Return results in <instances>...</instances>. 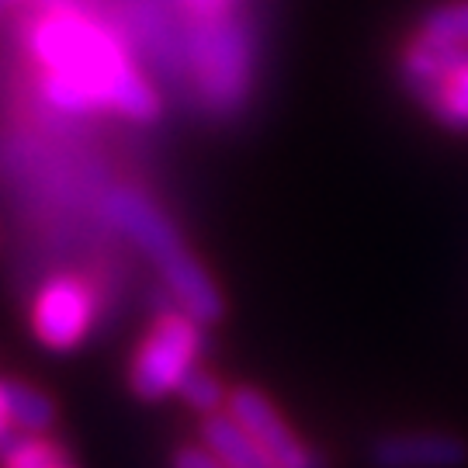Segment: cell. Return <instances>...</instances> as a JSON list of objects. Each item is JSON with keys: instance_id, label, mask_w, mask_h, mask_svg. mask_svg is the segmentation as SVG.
I'll use <instances>...</instances> for the list:
<instances>
[{"instance_id": "obj_3", "label": "cell", "mask_w": 468, "mask_h": 468, "mask_svg": "<svg viewBox=\"0 0 468 468\" xmlns=\"http://www.w3.org/2000/svg\"><path fill=\"white\" fill-rule=\"evenodd\" d=\"M191 63L201 104L212 115H236L250 94V35L233 17H208L195 28Z\"/></svg>"}, {"instance_id": "obj_17", "label": "cell", "mask_w": 468, "mask_h": 468, "mask_svg": "<svg viewBox=\"0 0 468 468\" xmlns=\"http://www.w3.org/2000/svg\"><path fill=\"white\" fill-rule=\"evenodd\" d=\"M292 468H330V458L323 452H316V448H309V454L302 458L299 465H292Z\"/></svg>"}, {"instance_id": "obj_18", "label": "cell", "mask_w": 468, "mask_h": 468, "mask_svg": "<svg viewBox=\"0 0 468 468\" xmlns=\"http://www.w3.org/2000/svg\"><path fill=\"white\" fill-rule=\"evenodd\" d=\"M67 468H69V465H67Z\"/></svg>"}, {"instance_id": "obj_9", "label": "cell", "mask_w": 468, "mask_h": 468, "mask_svg": "<svg viewBox=\"0 0 468 468\" xmlns=\"http://www.w3.org/2000/svg\"><path fill=\"white\" fill-rule=\"evenodd\" d=\"M198 441L216 454L226 468H278L271 462V454L253 441L250 431H247L229 410L212 413V417H201Z\"/></svg>"}, {"instance_id": "obj_5", "label": "cell", "mask_w": 468, "mask_h": 468, "mask_svg": "<svg viewBox=\"0 0 468 468\" xmlns=\"http://www.w3.org/2000/svg\"><path fill=\"white\" fill-rule=\"evenodd\" d=\"M368 468H468V437L444 427L385 431L365 448Z\"/></svg>"}, {"instance_id": "obj_8", "label": "cell", "mask_w": 468, "mask_h": 468, "mask_svg": "<svg viewBox=\"0 0 468 468\" xmlns=\"http://www.w3.org/2000/svg\"><path fill=\"white\" fill-rule=\"evenodd\" d=\"M462 67H468V46H452V42L417 35L402 52L399 77L406 90L431 112V104L444 94V87L452 84V77Z\"/></svg>"}, {"instance_id": "obj_10", "label": "cell", "mask_w": 468, "mask_h": 468, "mask_svg": "<svg viewBox=\"0 0 468 468\" xmlns=\"http://www.w3.org/2000/svg\"><path fill=\"white\" fill-rule=\"evenodd\" d=\"M0 388H4L7 417H11V427H15L17 434H32V437L49 434L52 423H56V402L42 388L21 382V378H4Z\"/></svg>"}, {"instance_id": "obj_12", "label": "cell", "mask_w": 468, "mask_h": 468, "mask_svg": "<svg viewBox=\"0 0 468 468\" xmlns=\"http://www.w3.org/2000/svg\"><path fill=\"white\" fill-rule=\"evenodd\" d=\"M0 468H67V454L49 437L21 434L0 458Z\"/></svg>"}, {"instance_id": "obj_6", "label": "cell", "mask_w": 468, "mask_h": 468, "mask_svg": "<svg viewBox=\"0 0 468 468\" xmlns=\"http://www.w3.org/2000/svg\"><path fill=\"white\" fill-rule=\"evenodd\" d=\"M94 302L77 278H52L32 305V330L42 347L73 351L90 330Z\"/></svg>"}, {"instance_id": "obj_15", "label": "cell", "mask_w": 468, "mask_h": 468, "mask_svg": "<svg viewBox=\"0 0 468 468\" xmlns=\"http://www.w3.org/2000/svg\"><path fill=\"white\" fill-rule=\"evenodd\" d=\"M170 468H226V465L198 441V444H181L177 452L170 454Z\"/></svg>"}, {"instance_id": "obj_1", "label": "cell", "mask_w": 468, "mask_h": 468, "mask_svg": "<svg viewBox=\"0 0 468 468\" xmlns=\"http://www.w3.org/2000/svg\"><path fill=\"white\" fill-rule=\"evenodd\" d=\"M38 52L49 67L46 98L67 112L115 108L133 122H156L160 98L135 73L108 35L80 25L77 17H52L38 35Z\"/></svg>"}, {"instance_id": "obj_16", "label": "cell", "mask_w": 468, "mask_h": 468, "mask_svg": "<svg viewBox=\"0 0 468 468\" xmlns=\"http://www.w3.org/2000/svg\"><path fill=\"white\" fill-rule=\"evenodd\" d=\"M17 441V431L11 427V417H7V402H4V388H0V458L7 454V448Z\"/></svg>"}, {"instance_id": "obj_13", "label": "cell", "mask_w": 468, "mask_h": 468, "mask_svg": "<svg viewBox=\"0 0 468 468\" xmlns=\"http://www.w3.org/2000/svg\"><path fill=\"white\" fill-rule=\"evenodd\" d=\"M420 35L437 38V42H452V46H468V0L434 7L420 21Z\"/></svg>"}, {"instance_id": "obj_2", "label": "cell", "mask_w": 468, "mask_h": 468, "mask_svg": "<svg viewBox=\"0 0 468 468\" xmlns=\"http://www.w3.org/2000/svg\"><path fill=\"white\" fill-rule=\"evenodd\" d=\"M104 208L115 218L118 229L143 247L156 274L167 284V292L187 316L198 319L201 326H216L226 319V299H222L218 284L212 282V274L205 271L201 261L187 253L181 233L170 226V218L146 195L122 187L104 198Z\"/></svg>"}, {"instance_id": "obj_4", "label": "cell", "mask_w": 468, "mask_h": 468, "mask_svg": "<svg viewBox=\"0 0 468 468\" xmlns=\"http://www.w3.org/2000/svg\"><path fill=\"white\" fill-rule=\"evenodd\" d=\"M201 334H205V326L187 316L185 309L160 313L150 336L139 344L133 365H129V388L135 399L160 402L167 399L170 392H177L187 371L198 368Z\"/></svg>"}, {"instance_id": "obj_14", "label": "cell", "mask_w": 468, "mask_h": 468, "mask_svg": "<svg viewBox=\"0 0 468 468\" xmlns=\"http://www.w3.org/2000/svg\"><path fill=\"white\" fill-rule=\"evenodd\" d=\"M431 115L454 133H465L468 129V67H462L452 77V84L444 87V94L431 104Z\"/></svg>"}, {"instance_id": "obj_11", "label": "cell", "mask_w": 468, "mask_h": 468, "mask_svg": "<svg viewBox=\"0 0 468 468\" xmlns=\"http://www.w3.org/2000/svg\"><path fill=\"white\" fill-rule=\"evenodd\" d=\"M229 392H233V388H226L212 371H205V368H191L187 378L181 382V388H177V396H181L195 413H201V417L222 413V410L229 406Z\"/></svg>"}, {"instance_id": "obj_7", "label": "cell", "mask_w": 468, "mask_h": 468, "mask_svg": "<svg viewBox=\"0 0 468 468\" xmlns=\"http://www.w3.org/2000/svg\"><path fill=\"white\" fill-rule=\"evenodd\" d=\"M247 431L253 434V441L271 454V462L278 468L299 465L302 458L309 454V448L299 441V434L284 423L282 410L253 385H236L229 392V406H226Z\"/></svg>"}]
</instances>
